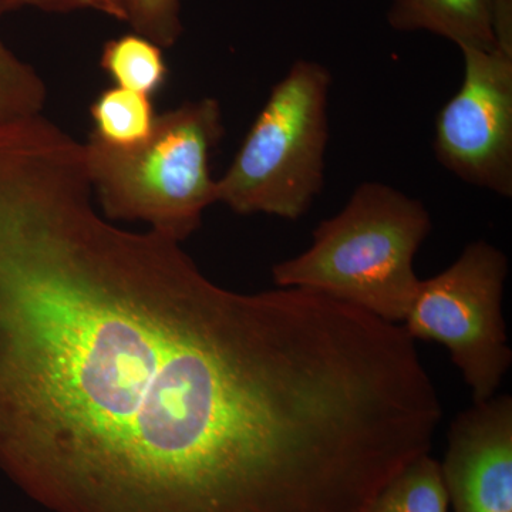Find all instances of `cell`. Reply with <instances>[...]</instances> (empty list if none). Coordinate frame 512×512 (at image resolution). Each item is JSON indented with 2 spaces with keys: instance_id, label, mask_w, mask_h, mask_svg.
<instances>
[{
  "instance_id": "1",
  "label": "cell",
  "mask_w": 512,
  "mask_h": 512,
  "mask_svg": "<svg viewBox=\"0 0 512 512\" xmlns=\"http://www.w3.org/2000/svg\"><path fill=\"white\" fill-rule=\"evenodd\" d=\"M94 200L72 134L0 124V471L52 512H345L370 434L345 308L222 288Z\"/></svg>"
},
{
  "instance_id": "2",
  "label": "cell",
  "mask_w": 512,
  "mask_h": 512,
  "mask_svg": "<svg viewBox=\"0 0 512 512\" xmlns=\"http://www.w3.org/2000/svg\"><path fill=\"white\" fill-rule=\"evenodd\" d=\"M430 212L392 185L366 181L318 225L311 247L278 262V288H299L402 325L421 279L414 258L429 237Z\"/></svg>"
},
{
  "instance_id": "3",
  "label": "cell",
  "mask_w": 512,
  "mask_h": 512,
  "mask_svg": "<svg viewBox=\"0 0 512 512\" xmlns=\"http://www.w3.org/2000/svg\"><path fill=\"white\" fill-rule=\"evenodd\" d=\"M224 134L220 101L205 97L160 114L140 146L113 148L89 137L87 171L100 211L183 242L218 202L211 156Z\"/></svg>"
},
{
  "instance_id": "4",
  "label": "cell",
  "mask_w": 512,
  "mask_h": 512,
  "mask_svg": "<svg viewBox=\"0 0 512 512\" xmlns=\"http://www.w3.org/2000/svg\"><path fill=\"white\" fill-rule=\"evenodd\" d=\"M332 74L313 60H296L272 87L227 173L218 202L241 215L295 221L325 185Z\"/></svg>"
},
{
  "instance_id": "5",
  "label": "cell",
  "mask_w": 512,
  "mask_h": 512,
  "mask_svg": "<svg viewBox=\"0 0 512 512\" xmlns=\"http://www.w3.org/2000/svg\"><path fill=\"white\" fill-rule=\"evenodd\" d=\"M508 259L480 239L464 249L439 275L420 281L403 329L416 340L441 343L460 369L474 403L495 396L510 369L503 318Z\"/></svg>"
},
{
  "instance_id": "6",
  "label": "cell",
  "mask_w": 512,
  "mask_h": 512,
  "mask_svg": "<svg viewBox=\"0 0 512 512\" xmlns=\"http://www.w3.org/2000/svg\"><path fill=\"white\" fill-rule=\"evenodd\" d=\"M460 50L463 82L437 114L434 153L464 183L510 198L512 56L497 47Z\"/></svg>"
},
{
  "instance_id": "7",
  "label": "cell",
  "mask_w": 512,
  "mask_h": 512,
  "mask_svg": "<svg viewBox=\"0 0 512 512\" xmlns=\"http://www.w3.org/2000/svg\"><path fill=\"white\" fill-rule=\"evenodd\" d=\"M440 468L454 512H512L511 396L458 414Z\"/></svg>"
},
{
  "instance_id": "8",
  "label": "cell",
  "mask_w": 512,
  "mask_h": 512,
  "mask_svg": "<svg viewBox=\"0 0 512 512\" xmlns=\"http://www.w3.org/2000/svg\"><path fill=\"white\" fill-rule=\"evenodd\" d=\"M387 22L399 32H429L458 47L494 49L493 0H392Z\"/></svg>"
},
{
  "instance_id": "9",
  "label": "cell",
  "mask_w": 512,
  "mask_h": 512,
  "mask_svg": "<svg viewBox=\"0 0 512 512\" xmlns=\"http://www.w3.org/2000/svg\"><path fill=\"white\" fill-rule=\"evenodd\" d=\"M93 133L90 137L113 148L140 146L153 133L158 114L153 97L110 87L90 106Z\"/></svg>"
},
{
  "instance_id": "10",
  "label": "cell",
  "mask_w": 512,
  "mask_h": 512,
  "mask_svg": "<svg viewBox=\"0 0 512 512\" xmlns=\"http://www.w3.org/2000/svg\"><path fill=\"white\" fill-rule=\"evenodd\" d=\"M161 49L147 37L128 33L103 46L100 67L114 86L153 97L168 79V64Z\"/></svg>"
},
{
  "instance_id": "11",
  "label": "cell",
  "mask_w": 512,
  "mask_h": 512,
  "mask_svg": "<svg viewBox=\"0 0 512 512\" xmlns=\"http://www.w3.org/2000/svg\"><path fill=\"white\" fill-rule=\"evenodd\" d=\"M448 505L440 463L424 454L380 491L369 512H448Z\"/></svg>"
},
{
  "instance_id": "12",
  "label": "cell",
  "mask_w": 512,
  "mask_h": 512,
  "mask_svg": "<svg viewBox=\"0 0 512 512\" xmlns=\"http://www.w3.org/2000/svg\"><path fill=\"white\" fill-rule=\"evenodd\" d=\"M46 99V84L35 67L23 62L0 39V120L37 116Z\"/></svg>"
},
{
  "instance_id": "13",
  "label": "cell",
  "mask_w": 512,
  "mask_h": 512,
  "mask_svg": "<svg viewBox=\"0 0 512 512\" xmlns=\"http://www.w3.org/2000/svg\"><path fill=\"white\" fill-rule=\"evenodd\" d=\"M127 23L160 47H171L183 33L180 0H126Z\"/></svg>"
},
{
  "instance_id": "14",
  "label": "cell",
  "mask_w": 512,
  "mask_h": 512,
  "mask_svg": "<svg viewBox=\"0 0 512 512\" xmlns=\"http://www.w3.org/2000/svg\"><path fill=\"white\" fill-rule=\"evenodd\" d=\"M20 8H36L46 12L92 9L120 22H127L126 0H2V15Z\"/></svg>"
},
{
  "instance_id": "15",
  "label": "cell",
  "mask_w": 512,
  "mask_h": 512,
  "mask_svg": "<svg viewBox=\"0 0 512 512\" xmlns=\"http://www.w3.org/2000/svg\"><path fill=\"white\" fill-rule=\"evenodd\" d=\"M495 46L512 56V0H493Z\"/></svg>"
},
{
  "instance_id": "16",
  "label": "cell",
  "mask_w": 512,
  "mask_h": 512,
  "mask_svg": "<svg viewBox=\"0 0 512 512\" xmlns=\"http://www.w3.org/2000/svg\"><path fill=\"white\" fill-rule=\"evenodd\" d=\"M0 16H2V0H0Z\"/></svg>"
}]
</instances>
